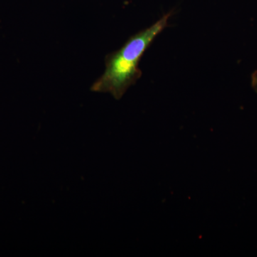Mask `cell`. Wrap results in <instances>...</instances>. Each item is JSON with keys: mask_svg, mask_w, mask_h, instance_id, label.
<instances>
[{"mask_svg": "<svg viewBox=\"0 0 257 257\" xmlns=\"http://www.w3.org/2000/svg\"><path fill=\"white\" fill-rule=\"evenodd\" d=\"M172 12L128 39L119 50L105 57V70L91 87L92 92L109 93L119 99L141 77L140 60L156 37L168 26Z\"/></svg>", "mask_w": 257, "mask_h": 257, "instance_id": "1", "label": "cell"}, {"mask_svg": "<svg viewBox=\"0 0 257 257\" xmlns=\"http://www.w3.org/2000/svg\"><path fill=\"white\" fill-rule=\"evenodd\" d=\"M251 86L257 93V70L255 71L251 75Z\"/></svg>", "mask_w": 257, "mask_h": 257, "instance_id": "2", "label": "cell"}]
</instances>
